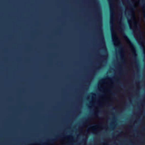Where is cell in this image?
Instances as JSON below:
<instances>
[{
  "label": "cell",
  "mask_w": 145,
  "mask_h": 145,
  "mask_svg": "<svg viewBox=\"0 0 145 145\" xmlns=\"http://www.w3.org/2000/svg\"><path fill=\"white\" fill-rule=\"evenodd\" d=\"M114 86V82L109 78H104L99 80L98 88L100 92L103 93L109 92Z\"/></svg>",
  "instance_id": "1"
},
{
  "label": "cell",
  "mask_w": 145,
  "mask_h": 145,
  "mask_svg": "<svg viewBox=\"0 0 145 145\" xmlns=\"http://www.w3.org/2000/svg\"><path fill=\"white\" fill-rule=\"evenodd\" d=\"M96 102V95L94 93H90L86 97V105L89 108L94 107Z\"/></svg>",
  "instance_id": "2"
},
{
  "label": "cell",
  "mask_w": 145,
  "mask_h": 145,
  "mask_svg": "<svg viewBox=\"0 0 145 145\" xmlns=\"http://www.w3.org/2000/svg\"><path fill=\"white\" fill-rule=\"evenodd\" d=\"M74 142V138L72 136H66L61 139V142L62 144H70Z\"/></svg>",
  "instance_id": "3"
},
{
  "label": "cell",
  "mask_w": 145,
  "mask_h": 145,
  "mask_svg": "<svg viewBox=\"0 0 145 145\" xmlns=\"http://www.w3.org/2000/svg\"><path fill=\"white\" fill-rule=\"evenodd\" d=\"M102 127L99 126V125H94L90 127L88 129V131H90V132L94 133H98L102 130Z\"/></svg>",
  "instance_id": "4"
},
{
  "label": "cell",
  "mask_w": 145,
  "mask_h": 145,
  "mask_svg": "<svg viewBox=\"0 0 145 145\" xmlns=\"http://www.w3.org/2000/svg\"><path fill=\"white\" fill-rule=\"evenodd\" d=\"M112 39H113V42H114V44L116 46L119 45L120 44V41L119 39H118V38L117 37V36L116 35H113L112 36Z\"/></svg>",
  "instance_id": "5"
}]
</instances>
